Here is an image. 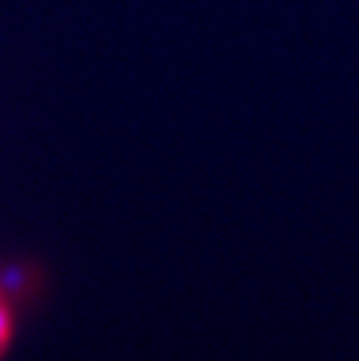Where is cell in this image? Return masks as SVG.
Here are the masks:
<instances>
[{
	"mask_svg": "<svg viewBox=\"0 0 359 361\" xmlns=\"http://www.w3.org/2000/svg\"><path fill=\"white\" fill-rule=\"evenodd\" d=\"M10 336H12V314L0 303V357L5 355L7 345H10Z\"/></svg>",
	"mask_w": 359,
	"mask_h": 361,
	"instance_id": "cell-1",
	"label": "cell"
}]
</instances>
